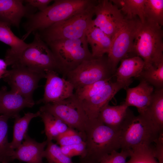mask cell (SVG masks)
Returning a JSON list of instances; mask_svg holds the SVG:
<instances>
[{
    "mask_svg": "<svg viewBox=\"0 0 163 163\" xmlns=\"http://www.w3.org/2000/svg\"><path fill=\"white\" fill-rule=\"evenodd\" d=\"M46 73L20 65L11 66L2 78L11 88V90L26 98L33 101V94L38 87L40 80L45 78Z\"/></svg>",
    "mask_w": 163,
    "mask_h": 163,
    "instance_id": "11",
    "label": "cell"
},
{
    "mask_svg": "<svg viewBox=\"0 0 163 163\" xmlns=\"http://www.w3.org/2000/svg\"><path fill=\"white\" fill-rule=\"evenodd\" d=\"M24 1L0 0V21L18 27L22 18L28 16V8Z\"/></svg>",
    "mask_w": 163,
    "mask_h": 163,
    "instance_id": "19",
    "label": "cell"
},
{
    "mask_svg": "<svg viewBox=\"0 0 163 163\" xmlns=\"http://www.w3.org/2000/svg\"><path fill=\"white\" fill-rule=\"evenodd\" d=\"M156 130L163 131V88L155 89L150 103L143 114Z\"/></svg>",
    "mask_w": 163,
    "mask_h": 163,
    "instance_id": "22",
    "label": "cell"
},
{
    "mask_svg": "<svg viewBox=\"0 0 163 163\" xmlns=\"http://www.w3.org/2000/svg\"><path fill=\"white\" fill-rule=\"evenodd\" d=\"M163 31L157 24L141 23L135 38L131 54L143 60L144 69L163 62Z\"/></svg>",
    "mask_w": 163,
    "mask_h": 163,
    "instance_id": "3",
    "label": "cell"
},
{
    "mask_svg": "<svg viewBox=\"0 0 163 163\" xmlns=\"http://www.w3.org/2000/svg\"><path fill=\"white\" fill-rule=\"evenodd\" d=\"M79 163H87L83 162H79Z\"/></svg>",
    "mask_w": 163,
    "mask_h": 163,
    "instance_id": "39",
    "label": "cell"
},
{
    "mask_svg": "<svg viewBox=\"0 0 163 163\" xmlns=\"http://www.w3.org/2000/svg\"><path fill=\"white\" fill-rule=\"evenodd\" d=\"M144 12L145 21L163 26V0H145Z\"/></svg>",
    "mask_w": 163,
    "mask_h": 163,
    "instance_id": "28",
    "label": "cell"
},
{
    "mask_svg": "<svg viewBox=\"0 0 163 163\" xmlns=\"http://www.w3.org/2000/svg\"><path fill=\"white\" fill-rule=\"evenodd\" d=\"M96 3L85 10L40 31L38 33L41 38L47 43L56 40L77 39L85 36L94 15V7Z\"/></svg>",
    "mask_w": 163,
    "mask_h": 163,
    "instance_id": "5",
    "label": "cell"
},
{
    "mask_svg": "<svg viewBox=\"0 0 163 163\" xmlns=\"http://www.w3.org/2000/svg\"><path fill=\"white\" fill-rule=\"evenodd\" d=\"M119 130L120 149L127 150L140 145L151 146L161 132L145 115L135 116L129 108Z\"/></svg>",
    "mask_w": 163,
    "mask_h": 163,
    "instance_id": "4",
    "label": "cell"
},
{
    "mask_svg": "<svg viewBox=\"0 0 163 163\" xmlns=\"http://www.w3.org/2000/svg\"><path fill=\"white\" fill-rule=\"evenodd\" d=\"M0 41L8 45L10 48L6 51L5 61L7 66L11 65L15 59L28 45L12 32L10 25L0 21Z\"/></svg>",
    "mask_w": 163,
    "mask_h": 163,
    "instance_id": "18",
    "label": "cell"
},
{
    "mask_svg": "<svg viewBox=\"0 0 163 163\" xmlns=\"http://www.w3.org/2000/svg\"><path fill=\"white\" fill-rule=\"evenodd\" d=\"M85 36L88 43L91 49V54L94 58H98L109 53L110 49L112 39L91 22Z\"/></svg>",
    "mask_w": 163,
    "mask_h": 163,
    "instance_id": "20",
    "label": "cell"
},
{
    "mask_svg": "<svg viewBox=\"0 0 163 163\" xmlns=\"http://www.w3.org/2000/svg\"><path fill=\"white\" fill-rule=\"evenodd\" d=\"M60 147L62 152L71 158L75 156H79L80 158H82L85 153L86 145L85 142Z\"/></svg>",
    "mask_w": 163,
    "mask_h": 163,
    "instance_id": "35",
    "label": "cell"
},
{
    "mask_svg": "<svg viewBox=\"0 0 163 163\" xmlns=\"http://www.w3.org/2000/svg\"><path fill=\"white\" fill-rule=\"evenodd\" d=\"M114 74L116 81L121 82H132V78H137L144 69L145 64L140 57L134 56L124 58L121 61Z\"/></svg>",
    "mask_w": 163,
    "mask_h": 163,
    "instance_id": "21",
    "label": "cell"
},
{
    "mask_svg": "<svg viewBox=\"0 0 163 163\" xmlns=\"http://www.w3.org/2000/svg\"><path fill=\"white\" fill-rule=\"evenodd\" d=\"M9 118L0 116V162L9 163L14 159V149H12L8 138V120Z\"/></svg>",
    "mask_w": 163,
    "mask_h": 163,
    "instance_id": "27",
    "label": "cell"
},
{
    "mask_svg": "<svg viewBox=\"0 0 163 163\" xmlns=\"http://www.w3.org/2000/svg\"><path fill=\"white\" fill-rule=\"evenodd\" d=\"M132 82L112 80L90 98L80 102L87 117L91 120L97 118L102 109L120 90L125 89Z\"/></svg>",
    "mask_w": 163,
    "mask_h": 163,
    "instance_id": "13",
    "label": "cell"
},
{
    "mask_svg": "<svg viewBox=\"0 0 163 163\" xmlns=\"http://www.w3.org/2000/svg\"><path fill=\"white\" fill-rule=\"evenodd\" d=\"M96 18L92 24L112 39L126 20L118 8L110 0H97L94 7Z\"/></svg>",
    "mask_w": 163,
    "mask_h": 163,
    "instance_id": "12",
    "label": "cell"
},
{
    "mask_svg": "<svg viewBox=\"0 0 163 163\" xmlns=\"http://www.w3.org/2000/svg\"><path fill=\"white\" fill-rule=\"evenodd\" d=\"M35 104L34 101L27 99L11 90L8 91L5 87L0 90V114L15 118L19 116L23 109L30 108Z\"/></svg>",
    "mask_w": 163,
    "mask_h": 163,
    "instance_id": "15",
    "label": "cell"
},
{
    "mask_svg": "<svg viewBox=\"0 0 163 163\" xmlns=\"http://www.w3.org/2000/svg\"><path fill=\"white\" fill-rule=\"evenodd\" d=\"M115 73L107 57L104 56L84 61L64 76L76 90L98 81L112 78Z\"/></svg>",
    "mask_w": 163,
    "mask_h": 163,
    "instance_id": "9",
    "label": "cell"
},
{
    "mask_svg": "<svg viewBox=\"0 0 163 163\" xmlns=\"http://www.w3.org/2000/svg\"><path fill=\"white\" fill-rule=\"evenodd\" d=\"M130 154L131 150H121L120 152L114 151L102 158L99 163H126Z\"/></svg>",
    "mask_w": 163,
    "mask_h": 163,
    "instance_id": "34",
    "label": "cell"
},
{
    "mask_svg": "<svg viewBox=\"0 0 163 163\" xmlns=\"http://www.w3.org/2000/svg\"><path fill=\"white\" fill-rule=\"evenodd\" d=\"M136 86L125 88L124 102L128 106L136 107L139 114H142L149 105L154 92V87L143 80H140Z\"/></svg>",
    "mask_w": 163,
    "mask_h": 163,
    "instance_id": "17",
    "label": "cell"
},
{
    "mask_svg": "<svg viewBox=\"0 0 163 163\" xmlns=\"http://www.w3.org/2000/svg\"><path fill=\"white\" fill-rule=\"evenodd\" d=\"M141 22L139 18L126 19L123 26L112 39L107 58L115 72L118 63L131 54L134 42Z\"/></svg>",
    "mask_w": 163,
    "mask_h": 163,
    "instance_id": "10",
    "label": "cell"
},
{
    "mask_svg": "<svg viewBox=\"0 0 163 163\" xmlns=\"http://www.w3.org/2000/svg\"><path fill=\"white\" fill-rule=\"evenodd\" d=\"M40 112V117L44 124L43 131L46 136L47 141L55 140L69 128L67 124L58 118L46 112Z\"/></svg>",
    "mask_w": 163,
    "mask_h": 163,
    "instance_id": "26",
    "label": "cell"
},
{
    "mask_svg": "<svg viewBox=\"0 0 163 163\" xmlns=\"http://www.w3.org/2000/svg\"><path fill=\"white\" fill-rule=\"evenodd\" d=\"M60 146L78 144L85 142L82 134L76 130L69 127L55 140Z\"/></svg>",
    "mask_w": 163,
    "mask_h": 163,
    "instance_id": "33",
    "label": "cell"
},
{
    "mask_svg": "<svg viewBox=\"0 0 163 163\" xmlns=\"http://www.w3.org/2000/svg\"><path fill=\"white\" fill-rule=\"evenodd\" d=\"M7 65L5 60L0 59V78H2L7 70Z\"/></svg>",
    "mask_w": 163,
    "mask_h": 163,
    "instance_id": "38",
    "label": "cell"
},
{
    "mask_svg": "<svg viewBox=\"0 0 163 163\" xmlns=\"http://www.w3.org/2000/svg\"><path fill=\"white\" fill-rule=\"evenodd\" d=\"M24 140L14 150L13 158L26 163H43V159L47 141H36L27 134Z\"/></svg>",
    "mask_w": 163,
    "mask_h": 163,
    "instance_id": "16",
    "label": "cell"
},
{
    "mask_svg": "<svg viewBox=\"0 0 163 163\" xmlns=\"http://www.w3.org/2000/svg\"><path fill=\"white\" fill-rule=\"evenodd\" d=\"M120 132L97 119L91 121L85 132V152L80 162L99 163L104 156L121 148Z\"/></svg>",
    "mask_w": 163,
    "mask_h": 163,
    "instance_id": "2",
    "label": "cell"
},
{
    "mask_svg": "<svg viewBox=\"0 0 163 163\" xmlns=\"http://www.w3.org/2000/svg\"><path fill=\"white\" fill-rule=\"evenodd\" d=\"M136 78L145 81L155 89L163 88V62L157 66L144 69Z\"/></svg>",
    "mask_w": 163,
    "mask_h": 163,
    "instance_id": "29",
    "label": "cell"
},
{
    "mask_svg": "<svg viewBox=\"0 0 163 163\" xmlns=\"http://www.w3.org/2000/svg\"><path fill=\"white\" fill-rule=\"evenodd\" d=\"M46 82L43 98L37 103L44 104L53 103L68 98L73 94V85L64 78L53 71L45 72Z\"/></svg>",
    "mask_w": 163,
    "mask_h": 163,
    "instance_id": "14",
    "label": "cell"
},
{
    "mask_svg": "<svg viewBox=\"0 0 163 163\" xmlns=\"http://www.w3.org/2000/svg\"><path fill=\"white\" fill-rule=\"evenodd\" d=\"M126 163H159L154 155L151 146L142 145L133 149Z\"/></svg>",
    "mask_w": 163,
    "mask_h": 163,
    "instance_id": "30",
    "label": "cell"
},
{
    "mask_svg": "<svg viewBox=\"0 0 163 163\" xmlns=\"http://www.w3.org/2000/svg\"><path fill=\"white\" fill-rule=\"evenodd\" d=\"M39 110L49 113L60 119L69 127L80 133L85 141L86 131L92 120L89 119L81 102L74 94L59 102L44 104Z\"/></svg>",
    "mask_w": 163,
    "mask_h": 163,
    "instance_id": "8",
    "label": "cell"
},
{
    "mask_svg": "<svg viewBox=\"0 0 163 163\" xmlns=\"http://www.w3.org/2000/svg\"><path fill=\"white\" fill-rule=\"evenodd\" d=\"M40 113L39 110L35 113L28 112L25 113L23 117H21L19 115L14 118L13 139L10 142L12 149H16L21 145L27 134L28 126L31 120L35 117H40Z\"/></svg>",
    "mask_w": 163,
    "mask_h": 163,
    "instance_id": "25",
    "label": "cell"
},
{
    "mask_svg": "<svg viewBox=\"0 0 163 163\" xmlns=\"http://www.w3.org/2000/svg\"><path fill=\"white\" fill-rule=\"evenodd\" d=\"M155 147H152L154 155L159 163H163V131L161 132L155 140Z\"/></svg>",
    "mask_w": 163,
    "mask_h": 163,
    "instance_id": "36",
    "label": "cell"
},
{
    "mask_svg": "<svg viewBox=\"0 0 163 163\" xmlns=\"http://www.w3.org/2000/svg\"><path fill=\"white\" fill-rule=\"evenodd\" d=\"M112 79V78L101 80L86 85L75 90L74 94L81 101L89 99L95 95Z\"/></svg>",
    "mask_w": 163,
    "mask_h": 163,
    "instance_id": "32",
    "label": "cell"
},
{
    "mask_svg": "<svg viewBox=\"0 0 163 163\" xmlns=\"http://www.w3.org/2000/svg\"><path fill=\"white\" fill-rule=\"evenodd\" d=\"M128 108L124 102L116 106H111L108 104L102 109L97 119L104 125L119 130Z\"/></svg>",
    "mask_w": 163,
    "mask_h": 163,
    "instance_id": "23",
    "label": "cell"
},
{
    "mask_svg": "<svg viewBox=\"0 0 163 163\" xmlns=\"http://www.w3.org/2000/svg\"><path fill=\"white\" fill-rule=\"evenodd\" d=\"M16 65L42 72L53 71L62 75V72L47 43L38 32L34 33L33 41L15 59L11 66Z\"/></svg>",
    "mask_w": 163,
    "mask_h": 163,
    "instance_id": "7",
    "label": "cell"
},
{
    "mask_svg": "<svg viewBox=\"0 0 163 163\" xmlns=\"http://www.w3.org/2000/svg\"><path fill=\"white\" fill-rule=\"evenodd\" d=\"M63 73L77 68L84 61L93 59L86 36L73 39L55 40L46 43Z\"/></svg>",
    "mask_w": 163,
    "mask_h": 163,
    "instance_id": "6",
    "label": "cell"
},
{
    "mask_svg": "<svg viewBox=\"0 0 163 163\" xmlns=\"http://www.w3.org/2000/svg\"></svg>",
    "mask_w": 163,
    "mask_h": 163,
    "instance_id": "40",
    "label": "cell"
},
{
    "mask_svg": "<svg viewBox=\"0 0 163 163\" xmlns=\"http://www.w3.org/2000/svg\"><path fill=\"white\" fill-rule=\"evenodd\" d=\"M51 0H26L24 2L29 6L37 8L39 11L45 10L49 6Z\"/></svg>",
    "mask_w": 163,
    "mask_h": 163,
    "instance_id": "37",
    "label": "cell"
},
{
    "mask_svg": "<svg viewBox=\"0 0 163 163\" xmlns=\"http://www.w3.org/2000/svg\"><path fill=\"white\" fill-rule=\"evenodd\" d=\"M120 10L125 18H139L141 23L145 21L144 8L145 0H110Z\"/></svg>",
    "mask_w": 163,
    "mask_h": 163,
    "instance_id": "24",
    "label": "cell"
},
{
    "mask_svg": "<svg viewBox=\"0 0 163 163\" xmlns=\"http://www.w3.org/2000/svg\"><path fill=\"white\" fill-rule=\"evenodd\" d=\"M97 0H56L44 10L30 14L24 25V40L32 33L42 31L65 20L95 4Z\"/></svg>",
    "mask_w": 163,
    "mask_h": 163,
    "instance_id": "1",
    "label": "cell"
},
{
    "mask_svg": "<svg viewBox=\"0 0 163 163\" xmlns=\"http://www.w3.org/2000/svg\"><path fill=\"white\" fill-rule=\"evenodd\" d=\"M47 141L43 157L48 163H75L72 158L64 155L62 152L60 146L53 142Z\"/></svg>",
    "mask_w": 163,
    "mask_h": 163,
    "instance_id": "31",
    "label": "cell"
}]
</instances>
